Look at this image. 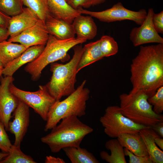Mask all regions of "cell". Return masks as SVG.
Returning a JSON list of instances; mask_svg holds the SVG:
<instances>
[{
  "label": "cell",
  "mask_w": 163,
  "mask_h": 163,
  "mask_svg": "<svg viewBox=\"0 0 163 163\" xmlns=\"http://www.w3.org/2000/svg\"><path fill=\"white\" fill-rule=\"evenodd\" d=\"M50 14L54 17L72 24L75 18L81 14L78 9L69 5L65 0H48Z\"/></svg>",
  "instance_id": "obj_17"
},
{
  "label": "cell",
  "mask_w": 163,
  "mask_h": 163,
  "mask_svg": "<svg viewBox=\"0 0 163 163\" xmlns=\"http://www.w3.org/2000/svg\"><path fill=\"white\" fill-rule=\"evenodd\" d=\"M123 147L134 155L139 156H149L146 146L139 133H124L117 138Z\"/></svg>",
  "instance_id": "obj_19"
},
{
  "label": "cell",
  "mask_w": 163,
  "mask_h": 163,
  "mask_svg": "<svg viewBox=\"0 0 163 163\" xmlns=\"http://www.w3.org/2000/svg\"><path fill=\"white\" fill-rule=\"evenodd\" d=\"M62 150L72 163H99L91 152L85 148L68 147Z\"/></svg>",
  "instance_id": "obj_24"
},
{
  "label": "cell",
  "mask_w": 163,
  "mask_h": 163,
  "mask_svg": "<svg viewBox=\"0 0 163 163\" xmlns=\"http://www.w3.org/2000/svg\"><path fill=\"white\" fill-rule=\"evenodd\" d=\"M153 111L158 114H161L163 111V86L159 88L155 94L148 99Z\"/></svg>",
  "instance_id": "obj_29"
},
{
  "label": "cell",
  "mask_w": 163,
  "mask_h": 163,
  "mask_svg": "<svg viewBox=\"0 0 163 163\" xmlns=\"http://www.w3.org/2000/svg\"><path fill=\"white\" fill-rule=\"evenodd\" d=\"M100 40V50L104 57L113 56L117 53L118 45L113 37L103 35Z\"/></svg>",
  "instance_id": "obj_28"
},
{
  "label": "cell",
  "mask_w": 163,
  "mask_h": 163,
  "mask_svg": "<svg viewBox=\"0 0 163 163\" xmlns=\"http://www.w3.org/2000/svg\"><path fill=\"white\" fill-rule=\"evenodd\" d=\"M150 127L159 136L163 137V121L157 122Z\"/></svg>",
  "instance_id": "obj_35"
},
{
  "label": "cell",
  "mask_w": 163,
  "mask_h": 163,
  "mask_svg": "<svg viewBox=\"0 0 163 163\" xmlns=\"http://www.w3.org/2000/svg\"><path fill=\"white\" fill-rule=\"evenodd\" d=\"M45 163H65V161L59 157L56 158L50 155L46 156L45 160Z\"/></svg>",
  "instance_id": "obj_36"
},
{
  "label": "cell",
  "mask_w": 163,
  "mask_h": 163,
  "mask_svg": "<svg viewBox=\"0 0 163 163\" xmlns=\"http://www.w3.org/2000/svg\"><path fill=\"white\" fill-rule=\"evenodd\" d=\"M105 147L111 152L110 155L105 151L100 153L101 158L109 163H126L123 147L117 139H112L106 142Z\"/></svg>",
  "instance_id": "obj_23"
},
{
  "label": "cell",
  "mask_w": 163,
  "mask_h": 163,
  "mask_svg": "<svg viewBox=\"0 0 163 163\" xmlns=\"http://www.w3.org/2000/svg\"><path fill=\"white\" fill-rule=\"evenodd\" d=\"M24 5L23 0H0V11L12 17L22 11Z\"/></svg>",
  "instance_id": "obj_27"
},
{
  "label": "cell",
  "mask_w": 163,
  "mask_h": 163,
  "mask_svg": "<svg viewBox=\"0 0 163 163\" xmlns=\"http://www.w3.org/2000/svg\"><path fill=\"white\" fill-rule=\"evenodd\" d=\"M45 25L49 34L62 40L74 38L75 34L72 24L56 18L50 14L47 17Z\"/></svg>",
  "instance_id": "obj_16"
},
{
  "label": "cell",
  "mask_w": 163,
  "mask_h": 163,
  "mask_svg": "<svg viewBox=\"0 0 163 163\" xmlns=\"http://www.w3.org/2000/svg\"><path fill=\"white\" fill-rule=\"evenodd\" d=\"M49 35L45 23L39 19L34 25L16 36L10 37L8 40L19 43L28 48L35 45H46Z\"/></svg>",
  "instance_id": "obj_12"
},
{
  "label": "cell",
  "mask_w": 163,
  "mask_h": 163,
  "mask_svg": "<svg viewBox=\"0 0 163 163\" xmlns=\"http://www.w3.org/2000/svg\"><path fill=\"white\" fill-rule=\"evenodd\" d=\"M78 65L77 72L104 58L100 48V40L85 44Z\"/></svg>",
  "instance_id": "obj_21"
},
{
  "label": "cell",
  "mask_w": 163,
  "mask_h": 163,
  "mask_svg": "<svg viewBox=\"0 0 163 163\" xmlns=\"http://www.w3.org/2000/svg\"><path fill=\"white\" fill-rule=\"evenodd\" d=\"M30 155L24 154L20 147L13 145L8 155L0 163H36Z\"/></svg>",
  "instance_id": "obj_26"
},
{
  "label": "cell",
  "mask_w": 163,
  "mask_h": 163,
  "mask_svg": "<svg viewBox=\"0 0 163 163\" xmlns=\"http://www.w3.org/2000/svg\"><path fill=\"white\" fill-rule=\"evenodd\" d=\"M154 13L153 9L149 8L140 26L134 27L131 30L129 38L134 46L150 43L163 44V38L156 31L153 25L152 18Z\"/></svg>",
  "instance_id": "obj_11"
},
{
  "label": "cell",
  "mask_w": 163,
  "mask_h": 163,
  "mask_svg": "<svg viewBox=\"0 0 163 163\" xmlns=\"http://www.w3.org/2000/svg\"><path fill=\"white\" fill-rule=\"evenodd\" d=\"M74 8H87L105 2L107 0H65Z\"/></svg>",
  "instance_id": "obj_30"
},
{
  "label": "cell",
  "mask_w": 163,
  "mask_h": 163,
  "mask_svg": "<svg viewBox=\"0 0 163 163\" xmlns=\"http://www.w3.org/2000/svg\"><path fill=\"white\" fill-rule=\"evenodd\" d=\"M5 130L4 125L0 122V149L4 152L9 153L13 145Z\"/></svg>",
  "instance_id": "obj_31"
},
{
  "label": "cell",
  "mask_w": 163,
  "mask_h": 163,
  "mask_svg": "<svg viewBox=\"0 0 163 163\" xmlns=\"http://www.w3.org/2000/svg\"><path fill=\"white\" fill-rule=\"evenodd\" d=\"M11 18L0 11V27L7 28Z\"/></svg>",
  "instance_id": "obj_34"
},
{
  "label": "cell",
  "mask_w": 163,
  "mask_h": 163,
  "mask_svg": "<svg viewBox=\"0 0 163 163\" xmlns=\"http://www.w3.org/2000/svg\"><path fill=\"white\" fill-rule=\"evenodd\" d=\"M78 9L81 14L90 15L101 22L110 23L129 20L139 25L142 24L147 13L144 8L137 11L129 10L125 8L120 2L115 4L111 8L101 11H91L82 8Z\"/></svg>",
  "instance_id": "obj_9"
},
{
  "label": "cell",
  "mask_w": 163,
  "mask_h": 163,
  "mask_svg": "<svg viewBox=\"0 0 163 163\" xmlns=\"http://www.w3.org/2000/svg\"><path fill=\"white\" fill-rule=\"evenodd\" d=\"M4 68V67L2 65V63L0 62V69H3Z\"/></svg>",
  "instance_id": "obj_40"
},
{
  "label": "cell",
  "mask_w": 163,
  "mask_h": 163,
  "mask_svg": "<svg viewBox=\"0 0 163 163\" xmlns=\"http://www.w3.org/2000/svg\"><path fill=\"white\" fill-rule=\"evenodd\" d=\"M124 149L125 156L129 157V163H153L149 156H139L134 155L125 148Z\"/></svg>",
  "instance_id": "obj_32"
},
{
  "label": "cell",
  "mask_w": 163,
  "mask_h": 163,
  "mask_svg": "<svg viewBox=\"0 0 163 163\" xmlns=\"http://www.w3.org/2000/svg\"><path fill=\"white\" fill-rule=\"evenodd\" d=\"M80 14L74 19L72 24L77 38L87 40L93 39L96 36L97 27L92 17Z\"/></svg>",
  "instance_id": "obj_18"
},
{
  "label": "cell",
  "mask_w": 163,
  "mask_h": 163,
  "mask_svg": "<svg viewBox=\"0 0 163 163\" xmlns=\"http://www.w3.org/2000/svg\"><path fill=\"white\" fill-rule=\"evenodd\" d=\"M155 142L161 150H163V138L159 136L157 133L154 138Z\"/></svg>",
  "instance_id": "obj_38"
},
{
  "label": "cell",
  "mask_w": 163,
  "mask_h": 163,
  "mask_svg": "<svg viewBox=\"0 0 163 163\" xmlns=\"http://www.w3.org/2000/svg\"><path fill=\"white\" fill-rule=\"evenodd\" d=\"M84 80L74 92L64 100L56 101L48 113L44 130L47 131L55 126L63 118L75 115L81 117L86 114V102L90 91L85 86Z\"/></svg>",
  "instance_id": "obj_4"
},
{
  "label": "cell",
  "mask_w": 163,
  "mask_h": 163,
  "mask_svg": "<svg viewBox=\"0 0 163 163\" xmlns=\"http://www.w3.org/2000/svg\"><path fill=\"white\" fill-rule=\"evenodd\" d=\"M86 41L84 38L75 37L60 40L49 34L42 52L37 59L27 64L24 70L30 75L33 80L37 81L40 77L42 70L47 65L63 59L71 48Z\"/></svg>",
  "instance_id": "obj_5"
},
{
  "label": "cell",
  "mask_w": 163,
  "mask_h": 163,
  "mask_svg": "<svg viewBox=\"0 0 163 163\" xmlns=\"http://www.w3.org/2000/svg\"><path fill=\"white\" fill-rule=\"evenodd\" d=\"M45 45L30 46L20 55L4 67L2 73L4 76H12L13 74L23 65L37 59L44 50Z\"/></svg>",
  "instance_id": "obj_15"
},
{
  "label": "cell",
  "mask_w": 163,
  "mask_h": 163,
  "mask_svg": "<svg viewBox=\"0 0 163 163\" xmlns=\"http://www.w3.org/2000/svg\"><path fill=\"white\" fill-rule=\"evenodd\" d=\"M149 98L141 91L121 94L120 107L122 113L134 123L150 127L163 121V115L153 111L152 106L148 101Z\"/></svg>",
  "instance_id": "obj_6"
},
{
  "label": "cell",
  "mask_w": 163,
  "mask_h": 163,
  "mask_svg": "<svg viewBox=\"0 0 163 163\" xmlns=\"http://www.w3.org/2000/svg\"><path fill=\"white\" fill-rule=\"evenodd\" d=\"M129 93L143 92L149 97L163 86V44L141 46L130 65Z\"/></svg>",
  "instance_id": "obj_1"
},
{
  "label": "cell",
  "mask_w": 163,
  "mask_h": 163,
  "mask_svg": "<svg viewBox=\"0 0 163 163\" xmlns=\"http://www.w3.org/2000/svg\"><path fill=\"white\" fill-rule=\"evenodd\" d=\"M74 53L68 62L62 64L54 62L51 63L50 70L52 73L50 81L46 85L50 94L56 101L68 96L75 90L77 68L84 49L81 44L73 48Z\"/></svg>",
  "instance_id": "obj_3"
},
{
  "label": "cell",
  "mask_w": 163,
  "mask_h": 163,
  "mask_svg": "<svg viewBox=\"0 0 163 163\" xmlns=\"http://www.w3.org/2000/svg\"><path fill=\"white\" fill-rule=\"evenodd\" d=\"M0 84V122L8 131L11 114L17 107L19 100L10 91L9 86L14 80L12 76L1 77Z\"/></svg>",
  "instance_id": "obj_10"
},
{
  "label": "cell",
  "mask_w": 163,
  "mask_h": 163,
  "mask_svg": "<svg viewBox=\"0 0 163 163\" xmlns=\"http://www.w3.org/2000/svg\"><path fill=\"white\" fill-rule=\"evenodd\" d=\"M152 21L154 27L158 33L163 34V11L153 14Z\"/></svg>",
  "instance_id": "obj_33"
},
{
  "label": "cell",
  "mask_w": 163,
  "mask_h": 163,
  "mask_svg": "<svg viewBox=\"0 0 163 163\" xmlns=\"http://www.w3.org/2000/svg\"><path fill=\"white\" fill-rule=\"evenodd\" d=\"M21 44L8 40L0 42V62L4 68L18 57L27 49Z\"/></svg>",
  "instance_id": "obj_22"
},
{
  "label": "cell",
  "mask_w": 163,
  "mask_h": 163,
  "mask_svg": "<svg viewBox=\"0 0 163 163\" xmlns=\"http://www.w3.org/2000/svg\"><path fill=\"white\" fill-rule=\"evenodd\" d=\"M153 163H163V151L156 145L154 138L157 133L151 127L142 129L139 132Z\"/></svg>",
  "instance_id": "obj_20"
},
{
  "label": "cell",
  "mask_w": 163,
  "mask_h": 163,
  "mask_svg": "<svg viewBox=\"0 0 163 163\" xmlns=\"http://www.w3.org/2000/svg\"><path fill=\"white\" fill-rule=\"evenodd\" d=\"M14 113V119L12 121H10L9 123L8 131L14 136L13 145L20 147L29 124V107L19 100Z\"/></svg>",
  "instance_id": "obj_13"
},
{
  "label": "cell",
  "mask_w": 163,
  "mask_h": 163,
  "mask_svg": "<svg viewBox=\"0 0 163 163\" xmlns=\"http://www.w3.org/2000/svg\"><path fill=\"white\" fill-rule=\"evenodd\" d=\"M3 69H0V77H1V75H2V72Z\"/></svg>",
  "instance_id": "obj_41"
},
{
  "label": "cell",
  "mask_w": 163,
  "mask_h": 163,
  "mask_svg": "<svg viewBox=\"0 0 163 163\" xmlns=\"http://www.w3.org/2000/svg\"><path fill=\"white\" fill-rule=\"evenodd\" d=\"M78 117L71 115L63 118L49 133L41 138V141L47 145L51 152L54 153L66 147H80L83 139L93 132V129Z\"/></svg>",
  "instance_id": "obj_2"
},
{
  "label": "cell",
  "mask_w": 163,
  "mask_h": 163,
  "mask_svg": "<svg viewBox=\"0 0 163 163\" xmlns=\"http://www.w3.org/2000/svg\"><path fill=\"white\" fill-rule=\"evenodd\" d=\"M8 154V153L0 152V161L6 157Z\"/></svg>",
  "instance_id": "obj_39"
},
{
  "label": "cell",
  "mask_w": 163,
  "mask_h": 163,
  "mask_svg": "<svg viewBox=\"0 0 163 163\" xmlns=\"http://www.w3.org/2000/svg\"><path fill=\"white\" fill-rule=\"evenodd\" d=\"M9 89L19 100L32 108L43 120L46 121L49 111L56 101L50 94L46 85L39 86L38 90L30 92L19 89L12 82Z\"/></svg>",
  "instance_id": "obj_8"
},
{
  "label": "cell",
  "mask_w": 163,
  "mask_h": 163,
  "mask_svg": "<svg viewBox=\"0 0 163 163\" xmlns=\"http://www.w3.org/2000/svg\"><path fill=\"white\" fill-rule=\"evenodd\" d=\"M9 36L7 28L0 27V42L6 40Z\"/></svg>",
  "instance_id": "obj_37"
},
{
  "label": "cell",
  "mask_w": 163,
  "mask_h": 163,
  "mask_svg": "<svg viewBox=\"0 0 163 163\" xmlns=\"http://www.w3.org/2000/svg\"><path fill=\"white\" fill-rule=\"evenodd\" d=\"M39 19L30 9L24 8L21 13L11 17L7 28L10 37L19 34L34 25Z\"/></svg>",
  "instance_id": "obj_14"
},
{
  "label": "cell",
  "mask_w": 163,
  "mask_h": 163,
  "mask_svg": "<svg viewBox=\"0 0 163 163\" xmlns=\"http://www.w3.org/2000/svg\"><path fill=\"white\" fill-rule=\"evenodd\" d=\"M24 5L30 9L39 19L45 23L50 14L48 0H23Z\"/></svg>",
  "instance_id": "obj_25"
},
{
  "label": "cell",
  "mask_w": 163,
  "mask_h": 163,
  "mask_svg": "<svg viewBox=\"0 0 163 163\" xmlns=\"http://www.w3.org/2000/svg\"><path fill=\"white\" fill-rule=\"evenodd\" d=\"M99 120L105 134L112 138H117L124 133H138L141 129L149 127L134 123L124 116L118 106L107 107Z\"/></svg>",
  "instance_id": "obj_7"
}]
</instances>
